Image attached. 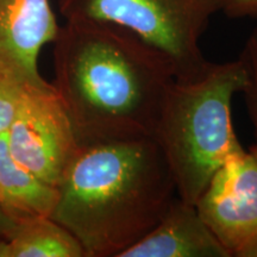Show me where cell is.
Wrapping results in <instances>:
<instances>
[{
    "label": "cell",
    "mask_w": 257,
    "mask_h": 257,
    "mask_svg": "<svg viewBox=\"0 0 257 257\" xmlns=\"http://www.w3.org/2000/svg\"><path fill=\"white\" fill-rule=\"evenodd\" d=\"M53 82L78 144L153 137L175 73L168 57L117 25L66 19Z\"/></svg>",
    "instance_id": "6da1fadb"
},
{
    "label": "cell",
    "mask_w": 257,
    "mask_h": 257,
    "mask_svg": "<svg viewBox=\"0 0 257 257\" xmlns=\"http://www.w3.org/2000/svg\"><path fill=\"white\" fill-rule=\"evenodd\" d=\"M176 195L153 137L80 143L50 218L79 240L86 257H120L156 226Z\"/></svg>",
    "instance_id": "7a4b0ae2"
},
{
    "label": "cell",
    "mask_w": 257,
    "mask_h": 257,
    "mask_svg": "<svg viewBox=\"0 0 257 257\" xmlns=\"http://www.w3.org/2000/svg\"><path fill=\"white\" fill-rule=\"evenodd\" d=\"M245 74L238 60L211 62L193 81L172 83L153 138L168 163L182 200L197 202L217 170L244 150L234 133L231 105Z\"/></svg>",
    "instance_id": "3957f363"
},
{
    "label": "cell",
    "mask_w": 257,
    "mask_h": 257,
    "mask_svg": "<svg viewBox=\"0 0 257 257\" xmlns=\"http://www.w3.org/2000/svg\"><path fill=\"white\" fill-rule=\"evenodd\" d=\"M224 0H59L64 19H86L123 28L168 57L178 81H193L211 61L200 48L211 18Z\"/></svg>",
    "instance_id": "277c9868"
},
{
    "label": "cell",
    "mask_w": 257,
    "mask_h": 257,
    "mask_svg": "<svg viewBox=\"0 0 257 257\" xmlns=\"http://www.w3.org/2000/svg\"><path fill=\"white\" fill-rule=\"evenodd\" d=\"M6 142L19 165L57 188L78 141L55 87L25 92Z\"/></svg>",
    "instance_id": "5b68a950"
},
{
    "label": "cell",
    "mask_w": 257,
    "mask_h": 257,
    "mask_svg": "<svg viewBox=\"0 0 257 257\" xmlns=\"http://www.w3.org/2000/svg\"><path fill=\"white\" fill-rule=\"evenodd\" d=\"M195 206L229 257H257V143L217 170Z\"/></svg>",
    "instance_id": "8992f818"
},
{
    "label": "cell",
    "mask_w": 257,
    "mask_h": 257,
    "mask_svg": "<svg viewBox=\"0 0 257 257\" xmlns=\"http://www.w3.org/2000/svg\"><path fill=\"white\" fill-rule=\"evenodd\" d=\"M59 29L50 0H0V78L27 91L53 88L38 57Z\"/></svg>",
    "instance_id": "52a82bcc"
},
{
    "label": "cell",
    "mask_w": 257,
    "mask_h": 257,
    "mask_svg": "<svg viewBox=\"0 0 257 257\" xmlns=\"http://www.w3.org/2000/svg\"><path fill=\"white\" fill-rule=\"evenodd\" d=\"M120 257H229L195 205L173 199L156 226Z\"/></svg>",
    "instance_id": "ba28073f"
},
{
    "label": "cell",
    "mask_w": 257,
    "mask_h": 257,
    "mask_svg": "<svg viewBox=\"0 0 257 257\" xmlns=\"http://www.w3.org/2000/svg\"><path fill=\"white\" fill-rule=\"evenodd\" d=\"M57 188L38 178L10 154L6 133L0 134V207L16 221L50 217Z\"/></svg>",
    "instance_id": "9c48e42d"
},
{
    "label": "cell",
    "mask_w": 257,
    "mask_h": 257,
    "mask_svg": "<svg viewBox=\"0 0 257 257\" xmlns=\"http://www.w3.org/2000/svg\"><path fill=\"white\" fill-rule=\"evenodd\" d=\"M0 257H86L82 245L50 217L19 220L0 239Z\"/></svg>",
    "instance_id": "30bf717a"
},
{
    "label": "cell",
    "mask_w": 257,
    "mask_h": 257,
    "mask_svg": "<svg viewBox=\"0 0 257 257\" xmlns=\"http://www.w3.org/2000/svg\"><path fill=\"white\" fill-rule=\"evenodd\" d=\"M238 61L245 74V85L242 93L245 98L250 119L255 127L257 143V27L246 40Z\"/></svg>",
    "instance_id": "8fae6325"
},
{
    "label": "cell",
    "mask_w": 257,
    "mask_h": 257,
    "mask_svg": "<svg viewBox=\"0 0 257 257\" xmlns=\"http://www.w3.org/2000/svg\"><path fill=\"white\" fill-rule=\"evenodd\" d=\"M27 89L0 78V134L6 133L15 120Z\"/></svg>",
    "instance_id": "7c38bea8"
},
{
    "label": "cell",
    "mask_w": 257,
    "mask_h": 257,
    "mask_svg": "<svg viewBox=\"0 0 257 257\" xmlns=\"http://www.w3.org/2000/svg\"><path fill=\"white\" fill-rule=\"evenodd\" d=\"M223 12L231 18L257 17V0H224Z\"/></svg>",
    "instance_id": "4fadbf2b"
},
{
    "label": "cell",
    "mask_w": 257,
    "mask_h": 257,
    "mask_svg": "<svg viewBox=\"0 0 257 257\" xmlns=\"http://www.w3.org/2000/svg\"><path fill=\"white\" fill-rule=\"evenodd\" d=\"M16 224H17V221L10 217L8 213H5V211L0 207V239L8 236L16 226Z\"/></svg>",
    "instance_id": "5bb4252c"
}]
</instances>
